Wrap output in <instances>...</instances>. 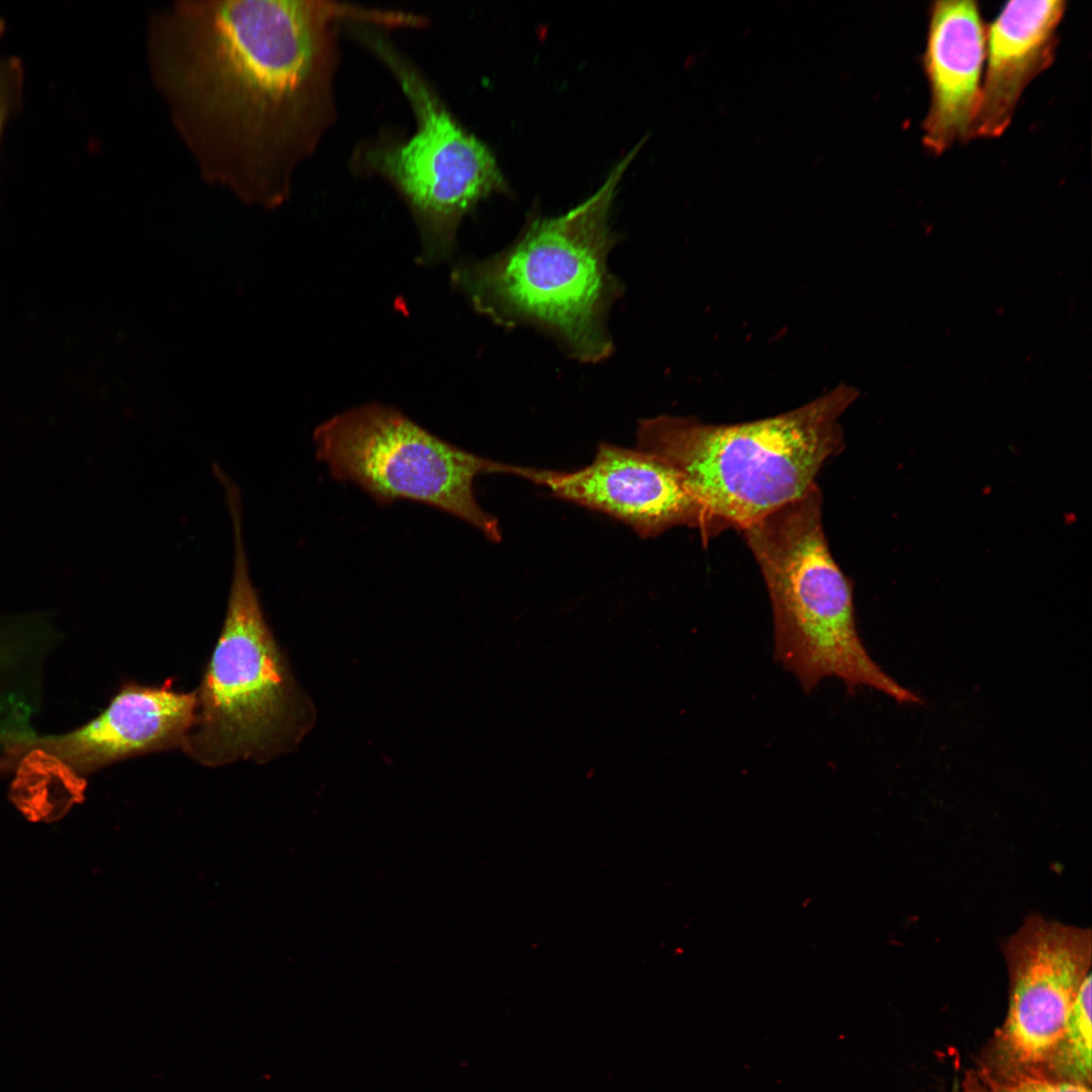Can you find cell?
I'll use <instances>...</instances> for the list:
<instances>
[{"instance_id": "5", "label": "cell", "mask_w": 1092, "mask_h": 1092, "mask_svg": "<svg viewBox=\"0 0 1092 1092\" xmlns=\"http://www.w3.org/2000/svg\"><path fill=\"white\" fill-rule=\"evenodd\" d=\"M234 564L223 626L196 692L182 750L204 766L267 762L294 750L316 722V709L275 640L252 581L243 505L226 503Z\"/></svg>"}, {"instance_id": "10", "label": "cell", "mask_w": 1092, "mask_h": 1092, "mask_svg": "<svg viewBox=\"0 0 1092 1092\" xmlns=\"http://www.w3.org/2000/svg\"><path fill=\"white\" fill-rule=\"evenodd\" d=\"M985 57L986 30L977 2H933L923 60L930 103L922 139L932 153L942 154L956 142L971 139Z\"/></svg>"}, {"instance_id": "1", "label": "cell", "mask_w": 1092, "mask_h": 1092, "mask_svg": "<svg viewBox=\"0 0 1092 1092\" xmlns=\"http://www.w3.org/2000/svg\"><path fill=\"white\" fill-rule=\"evenodd\" d=\"M368 8L307 0H175L151 10V82L200 177L274 208L335 115V23Z\"/></svg>"}, {"instance_id": "2", "label": "cell", "mask_w": 1092, "mask_h": 1092, "mask_svg": "<svg viewBox=\"0 0 1092 1092\" xmlns=\"http://www.w3.org/2000/svg\"><path fill=\"white\" fill-rule=\"evenodd\" d=\"M625 156L602 186L564 214L534 217L493 257L460 266L455 282L496 324L530 325L585 363L613 352L607 317L622 285L609 271L616 237L609 215L618 184L640 150Z\"/></svg>"}, {"instance_id": "4", "label": "cell", "mask_w": 1092, "mask_h": 1092, "mask_svg": "<svg viewBox=\"0 0 1092 1092\" xmlns=\"http://www.w3.org/2000/svg\"><path fill=\"white\" fill-rule=\"evenodd\" d=\"M816 484L741 531L771 604L774 657L809 694L823 679L870 688L901 704L922 700L889 676L858 633L850 580L830 553Z\"/></svg>"}, {"instance_id": "13", "label": "cell", "mask_w": 1092, "mask_h": 1092, "mask_svg": "<svg viewBox=\"0 0 1092 1092\" xmlns=\"http://www.w3.org/2000/svg\"><path fill=\"white\" fill-rule=\"evenodd\" d=\"M1091 973L1084 979L1043 1075L1091 1084Z\"/></svg>"}, {"instance_id": "7", "label": "cell", "mask_w": 1092, "mask_h": 1092, "mask_svg": "<svg viewBox=\"0 0 1092 1092\" xmlns=\"http://www.w3.org/2000/svg\"><path fill=\"white\" fill-rule=\"evenodd\" d=\"M313 440L316 458L331 475L358 485L377 504H425L473 526L490 542H500L498 521L479 506L474 480L484 473L521 477L524 466L466 451L380 404L333 417L314 430Z\"/></svg>"}, {"instance_id": "11", "label": "cell", "mask_w": 1092, "mask_h": 1092, "mask_svg": "<svg viewBox=\"0 0 1092 1092\" xmlns=\"http://www.w3.org/2000/svg\"><path fill=\"white\" fill-rule=\"evenodd\" d=\"M195 708V691H175L171 681L160 687L129 681L103 713L66 736L61 750L90 771L128 757L182 748Z\"/></svg>"}, {"instance_id": "12", "label": "cell", "mask_w": 1092, "mask_h": 1092, "mask_svg": "<svg viewBox=\"0 0 1092 1092\" xmlns=\"http://www.w3.org/2000/svg\"><path fill=\"white\" fill-rule=\"evenodd\" d=\"M1063 0L1010 1L986 30L987 62L971 139H993L1009 126L1027 85L1055 58Z\"/></svg>"}, {"instance_id": "9", "label": "cell", "mask_w": 1092, "mask_h": 1092, "mask_svg": "<svg viewBox=\"0 0 1092 1092\" xmlns=\"http://www.w3.org/2000/svg\"><path fill=\"white\" fill-rule=\"evenodd\" d=\"M559 499L597 511L630 527L642 538L686 526L703 540L721 531L688 489L680 474L657 456L602 442L593 461L562 471L529 467L525 478Z\"/></svg>"}, {"instance_id": "3", "label": "cell", "mask_w": 1092, "mask_h": 1092, "mask_svg": "<svg viewBox=\"0 0 1092 1092\" xmlns=\"http://www.w3.org/2000/svg\"><path fill=\"white\" fill-rule=\"evenodd\" d=\"M857 395L840 383L789 412L728 425L657 416L639 422L637 448L674 468L721 530L743 531L817 484L844 447L840 420Z\"/></svg>"}, {"instance_id": "14", "label": "cell", "mask_w": 1092, "mask_h": 1092, "mask_svg": "<svg viewBox=\"0 0 1092 1092\" xmlns=\"http://www.w3.org/2000/svg\"><path fill=\"white\" fill-rule=\"evenodd\" d=\"M959 1092H1091L1090 1086L988 1064L971 1069Z\"/></svg>"}, {"instance_id": "8", "label": "cell", "mask_w": 1092, "mask_h": 1092, "mask_svg": "<svg viewBox=\"0 0 1092 1092\" xmlns=\"http://www.w3.org/2000/svg\"><path fill=\"white\" fill-rule=\"evenodd\" d=\"M1009 1005L987 1064L1042 1074L1090 973L1089 928L1033 913L1005 941Z\"/></svg>"}, {"instance_id": "6", "label": "cell", "mask_w": 1092, "mask_h": 1092, "mask_svg": "<svg viewBox=\"0 0 1092 1092\" xmlns=\"http://www.w3.org/2000/svg\"><path fill=\"white\" fill-rule=\"evenodd\" d=\"M355 31L389 68L417 121L410 138L371 142L356 161L402 196L421 229L425 258H444L462 217L487 196L508 193V185L489 149L455 119L419 69L376 30Z\"/></svg>"}, {"instance_id": "15", "label": "cell", "mask_w": 1092, "mask_h": 1092, "mask_svg": "<svg viewBox=\"0 0 1092 1092\" xmlns=\"http://www.w3.org/2000/svg\"><path fill=\"white\" fill-rule=\"evenodd\" d=\"M23 71L17 58H0V140L8 117L19 107Z\"/></svg>"}]
</instances>
